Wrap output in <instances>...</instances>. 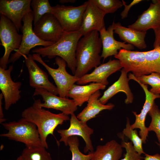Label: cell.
Masks as SVG:
<instances>
[{
	"instance_id": "1",
	"label": "cell",
	"mask_w": 160,
	"mask_h": 160,
	"mask_svg": "<svg viewBox=\"0 0 160 160\" xmlns=\"http://www.w3.org/2000/svg\"><path fill=\"white\" fill-rule=\"evenodd\" d=\"M79 40L76 52V68L74 75L80 78L101 64L102 48L99 32L91 31Z\"/></svg>"
},
{
	"instance_id": "2",
	"label": "cell",
	"mask_w": 160,
	"mask_h": 160,
	"mask_svg": "<svg viewBox=\"0 0 160 160\" xmlns=\"http://www.w3.org/2000/svg\"><path fill=\"white\" fill-rule=\"evenodd\" d=\"M40 99L34 100L32 105L22 112V118L32 122L36 126L39 134L42 145L48 147L47 142L48 136H54V131L57 126L70 119L68 115L61 113H53L43 108L40 105Z\"/></svg>"
},
{
	"instance_id": "3",
	"label": "cell",
	"mask_w": 160,
	"mask_h": 160,
	"mask_svg": "<svg viewBox=\"0 0 160 160\" xmlns=\"http://www.w3.org/2000/svg\"><path fill=\"white\" fill-rule=\"evenodd\" d=\"M83 35L79 31L64 32L61 38L56 42L47 47L33 49L32 52L42 57L52 59L57 57L63 59L73 75L76 68V52L78 42Z\"/></svg>"
},
{
	"instance_id": "4",
	"label": "cell",
	"mask_w": 160,
	"mask_h": 160,
	"mask_svg": "<svg viewBox=\"0 0 160 160\" xmlns=\"http://www.w3.org/2000/svg\"><path fill=\"white\" fill-rule=\"evenodd\" d=\"M1 124L8 132L0 134L1 137L22 143L28 148L42 145L37 128L32 122L22 118L17 121Z\"/></svg>"
},
{
	"instance_id": "5",
	"label": "cell",
	"mask_w": 160,
	"mask_h": 160,
	"mask_svg": "<svg viewBox=\"0 0 160 160\" xmlns=\"http://www.w3.org/2000/svg\"><path fill=\"white\" fill-rule=\"evenodd\" d=\"M32 55L34 60L42 65L53 79L56 85L59 96L66 98L71 87L75 83L77 82L79 78L74 75L70 74L67 72L66 68V63L60 57H55V63L57 65L58 68L55 69L46 64L39 54L33 53Z\"/></svg>"
},
{
	"instance_id": "6",
	"label": "cell",
	"mask_w": 160,
	"mask_h": 160,
	"mask_svg": "<svg viewBox=\"0 0 160 160\" xmlns=\"http://www.w3.org/2000/svg\"><path fill=\"white\" fill-rule=\"evenodd\" d=\"M14 25L7 17L0 14V39L5 49L0 59V67L6 69L11 52L20 47L22 34H20Z\"/></svg>"
},
{
	"instance_id": "7",
	"label": "cell",
	"mask_w": 160,
	"mask_h": 160,
	"mask_svg": "<svg viewBox=\"0 0 160 160\" xmlns=\"http://www.w3.org/2000/svg\"><path fill=\"white\" fill-rule=\"evenodd\" d=\"M33 16L32 11L26 14L23 18L22 27V38L19 48L11 55L8 63H14L22 56L28 55L31 49L37 46H49L54 43L43 41L34 33L32 28Z\"/></svg>"
},
{
	"instance_id": "8",
	"label": "cell",
	"mask_w": 160,
	"mask_h": 160,
	"mask_svg": "<svg viewBox=\"0 0 160 160\" xmlns=\"http://www.w3.org/2000/svg\"><path fill=\"white\" fill-rule=\"evenodd\" d=\"M87 1L79 6L57 4L52 7V14L57 19L64 32L79 30Z\"/></svg>"
},
{
	"instance_id": "9",
	"label": "cell",
	"mask_w": 160,
	"mask_h": 160,
	"mask_svg": "<svg viewBox=\"0 0 160 160\" xmlns=\"http://www.w3.org/2000/svg\"><path fill=\"white\" fill-rule=\"evenodd\" d=\"M122 68L131 72L136 78L151 73L145 57V51L120 49L114 56Z\"/></svg>"
},
{
	"instance_id": "10",
	"label": "cell",
	"mask_w": 160,
	"mask_h": 160,
	"mask_svg": "<svg viewBox=\"0 0 160 160\" xmlns=\"http://www.w3.org/2000/svg\"><path fill=\"white\" fill-rule=\"evenodd\" d=\"M70 120V125L68 129H60L57 131L61 137L59 142H63L65 145L67 146V140L69 137L80 136L85 143L86 145L84 149V153L93 152L94 148L90 137L94 132V130L89 127L87 123L79 120L74 113L71 115Z\"/></svg>"
},
{
	"instance_id": "11",
	"label": "cell",
	"mask_w": 160,
	"mask_h": 160,
	"mask_svg": "<svg viewBox=\"0 0 160 160\" xmlns=\"http://www.w3.org/2000/svg\"><path fill=\"white\" fill-rule=\"evenodd\" d=\"M34 26V33L45 41L55 43L64 32L58 20L52 13L44 15Z\"/></svg>"
},
{
	"instance_id": "12",
	"label": "cell",
	"mask_w": 160,
	"mask_h": 160,
	"mask_svg": "<svg viewBox=\"0 0 160 160\" xmlns=\"http://www.w3.org/2000/svg\"><path fill=\"white\" fill-rule=\"evenodd\" d=\"M31 0H0V13L8 18L18 32L22 28L21 21L25 16L32 10Z\"/></svg>"
},
{
	"instance_id": "13",
	"label": "cell",
	"mask_w": 160,
	"mask_h": 160,
	"mask_svg": "<svg viewBox=\"0 0 160 160\" xmlns=\"http://www.w3.org/2000/svg\"><path fill=\"white\" fill-rule=\"evenodd\" d=\"M13 68L12 65L7 69L0 67V89L4 99V108L7 110L21 98V91L19 89L22 84L20 82H15L12 80L11 73Z\"/></svg>"
},
{
	"instance_id": "14",
	"label": "cell",
	"mask_w": 160,
	"mask_h": 160,
	"mask_svg": "<svg viewBox=\"0 0 160 160\" xmlns=\"http://www.w3.org/2000/svg\"><path fill=\"white\" fill-rule=\"evenodd\" d=\"M38 95L42 97L44 102L40 103L42 108L59 110L68 115L73 113L77 109L78 106L73 100L57 96L44 89H35L33 96Z\"/></svg>"
},
{
	"instance_id": "15",
	"label": "cell",
	"mask_w": 160,
	"mask_h": 160,
	"mask_svg": "<svg viewBox=\"0 0 160 160\" xmlns=\"http://www.w3.org/2000/svg\"><path fill=\"white\" fill-rule=\"evenodd\" d=\"M24 57L29 73L30 85L35 89L43 88L55 95H58L56 86L49 81L47 73L38 66L32 55L29 54Z\"/></svg>"
},
{
	"instance_id": "16",
	"label": "cell",
	"mask_w": 160,
	"mask_h": 160,
	"mask_svg": "<svg viewBox=\"0 0 160 160\" xmlns=\"http://www.w3.org/2000/svg\"><path fill=\"white\" fill-rule=\"evenodd\" d=\"M122 68L118 60L110 59L108 62L95 68L91 73L87 74L80 78L76 83L78 84L84 85L92 82L106 86L109 83L107 80L108 77Z\"/></svg>"
},
{
	"instance_id": "17",
	"label": "cell",
	"mask_w": 160,
	"mask_h": 160,
	"mask_svg": "<svg viewBox=\"0 0 160 160\" xmlns=\"http://www.w3.org/2000/svg\"><path fill=\"white\" fill-rule=\"evenodd\" d=\"M160 26V0H153L149 7L139 15L137 20L128 27L143 31L153 30Z\"/></svg>"
},
{
	"instance_id": "18",
	"label": "cell",
	"mask_w": 160,
	"mask_h": 160,
	"mask_svg": "<svg viewBox=\"0 0 160 160\" xmlns=\"http://www.w3.org/2000/svg\"><path fill=\"white\" fill-rule=\"evenodd\" d=\"M137 82L141 86L143 90L145 95V102L142 109L139 114H137L135 111H132L135 117V122L131 125V128L132 129L138 128L140 129L139 135L141 138L143 143L145 144L146 143L147 137L148 136V131L147 127L145 124L146 117L153 104L155 103V100L160 98V95H155L151 92L148 90L147 85H144L135 79H132Z\"/></svg>"
},
{
	"instance_id": "19",
	"label": "cell",
	"mask_w": 160,
	"mask_h": 160,
	"mask_svg": "<svg viewBox=\"0 0 160 160\" xmlns=\"http://www.w3.org/2000/svg\"><path fill=\"white\" fill-rule=\"evenodd\" d=\"M87 1V5L83 15L80 30L83 36L93 31H97L99 32L105 27L104 17L106 14L91 0Z\"/></svg>"
},
{
	"instance_id": "20",
	"label": "cell",
	"mask_w": 160,
	"mask_h": 160,
	"mask_svg": "<svg viewBox=\"0 0 160 160\" xmlns=\"http://www.w3.org/2000/svg\"><path fill=\"white\" fill-rule=\"evenodd\" d=\"M101 40L102 51L101 55L104 60L108 57L115 56L118 53V50L123 49L127 50L133 49L134 46L125 42L117 41L114 38V30L112 25H110L106 29L105 27L99 31Z\"/></svg>"
},
{
	"instance_id": "21",
	"label": "cell",
	"mask_w": 160,
	"mask_h": 160,
	"mask_svg": "<svg viewBox=\"0 0 160 160\" xmlns=\"http://www.w3.org/2000/svg\"><path fill=\"white\" fill-rule=\"evenodd\" d=\"M120 76L118 80L110 86L104 92L99 100L103 104H105L113 96L120 92H124L126 98L124 102L126 104L133 102L134 97L129 86L128 78L127 77L128 72L124 68L121 71Z\"/></svg>"
},
{
	"instance_id": "22",
	"label": "cell",
	"mask_w": 160,
	"mask_h": 160,
	"mask_svg": "<svg viewBox=\"0 0 160 160\" xmlns=\"http://www.w3.org/2000/svg\"><path fill=\"white\" fill-rule=\"evenodd\" d=\"M114 32L117 34L124 42L133 45L140 49H145L147 46L145 41L146 31H137L122 26L119 22L112 24Z\"/></svg>"
},
{
	"instance_id": "23",
	"label": "cell",
	"mask_w": 160,
	"mask_h": 160,
	"mask_svg": "<svg viewBox=\"0 0 160 160\" xmlns=\"http://www.w3.org/2000/svg\"><path fill=\"white\" fill-rule=\"evenodd\" d=\"M106 85L92 82L86 85L74 84L68 92L67 97L72 98L77 106H81L84 103L87 102L89 98L97 90L105 89Z\"/></svg>"
},
{
	"instance_id": "24",
	"label": "cell",
	"mask_w": 160,
	"mask_h": 160,
	"mask_svg": "<svg viewBox=\"0 0 160 160\" xmlns=\"http://www.w3.org/2000/svg\"><path fill=\"white\" fill-rule=\"evenodd\" d=\"M101 95L100 90L92 94L87 101V106L77 116L81 121L87 123L89 120L95 117L101 111L105 110H111L114 107L112 103L104 105L100 102L99 97Z\"/></svg>"
},
{
	"instance_id": "25",
	"label": "cell",
	"mask_w": 160,
	"mask_h": 160,
	"mask_svg": "<svg viewBox=\"0 0 160 160\" xmlns=\"http://www.w3.org/2000/svg\"><path fill=\"white\" fill-rule=\"evenodd\" d=\"M122 148L121 144L112 140L104 145H98L92 152L90 160H120L122 156Z\"/></svg>"
},
{
	"instance_id": "26",
	"label": "cell",
	"mask_w": 160,
	"mask_h": 160,
	"mask_svg": "<svg viewBox=\"0 0 160 160\" xmlns=\"http://www.w3.org/2000/svg\"><path fill=\"white\" fill-rule=\"evenodd\" d=\"M135 79L144 85H149L151 87L149 91L155 95L160 94V74L152 72L148 75H145L136 78L131 73L128 75L129 80Z\"/></svg>"
},
{
	"instance_id": "27",
	"label": "cell",
	"mask_w": 160,
	"mask_h": 160,
	"mask_svg": "<svg viewBox=\"0 0 160 160\" xmlns=\"http://www.w3.org/2000/svg\"><path fill=\"white\" fill-rule=\"evenodd\" d=\"M41 145L32 148L26 147L21 155L25 160H52L50 153Z\"/></svg>"
},
{
	"instance_id": "28",
	"label": "cell",
	"mask_w": 160,
	"mask_h": 160,
	"mask_svg": "<svg viewBox=\"0 0 160 160\" xmlns=\"http://www.w3.org/2000/svg\"><path fill=\"white\" fill-rule=\"evenodd\" d=\"M31 6L33 9V25L45 15L52 13L53 10L48 0H32Z\"/></svg>"
},
{
	"instance_id": "29",
	"label": "cell",
	"mask_w": 160,
	"mask_h": 160,
	"mask_svg": "<svg viewBox=\"0 0 160 160\" xmlns=\"http://www.w3.org/2000/svg\"><path fill=\"white\" fill-rule=\"evenodd\" d=\"M131 125L129 118H127L126 127L122 131L124 135L129 139L132 143L135 150L140 155L145 154L143 148V141L136 129L131 128Z\"/></svg>"
},
{
	"instance_id": "30",
	"label": "cell",
	"mask_w": 160,
	"mask_h": 160,
	"mask_svg": "<svg viewBox=\"0 0 160 160\" xmlns=\"http://www.w3.org/2000/svg\"><path fill=\"white\" fill-rule=\"evenodd\" d=\"M67 144L69 147V150L72 153L71 160H90L92 152H89L87 155H85L79 150V141L77 136L69 137L67 140Z\"/></svg>"
},
{
	"instance_id": "31",
	"label": "cell",
	"mask_w": 160,
	"mask_h": 160,
	"mask_svg": "<svg viewBox=\"0 0 160 160\" xmlns=\"http://www.w3.org/2000/svg\"><path fill=\"white\" fill-rule=\"evenodd\" d=\"M145 57L151 73L160 74V47L145 51Z\"/></svg>"
},
{
	"instance_id": "32",
	"label": "cell",
	"mask_w": 160,
	"mask_h": 160,
	"mask_svg": "<svg viewBox=\"0 0 160 160\" xmlns=\"http://www.w3.org/2000/svg\"><path fill=\"white\" fill-rule=\"evenodd\" d=\"M151 118L150 124L147 127L149 131H153L156 133L158 143L160 144V110L154 103L148 113Z\"/></svg>"
},
{
	"instance_id": "33",
	"label": "cell",
	"mask_w": 160,
	"mask_h": 160,
	"mask_svg": "<svg viewBox=\"0 0 160 160\" xmlns=\"http://www.w3.org/2000/svg\"><path fill=\"white\" fill-rule=\"evenodd\" d=\"M100 9L106 14L113 13L123 6L119 0H91Z\"/></svg>"
},
{
	"instance_id": "34",
	"label": "cell",
	"mask_w": 160,
	"mask_h": 160,
	"mask_svg": "<svg viewBox=\"0 0 160 160\" xmlns=\"http://www.w3.org/2000/svg\"><path fill=\"white\" fill-rule=\"evenodd\" d=\"M121 145L123 148H125L126 153L124 158L121 160H143L141 155L135 150L131 142H127L123 140Z\"/></svg>"
},
{
	"instance_id": "35",
	"label": "cell",
	"mask_w": 160,
	"mask_h": 160,
	"mask_svg": "<svg viewBox=\"0 0 160 160\" xmlns=\"http://www.w3.org/2000/svg\"><path fill=\"white\" fill-rule=\"evenodd\" d=\"M143 0H134L129 4L127 5L126 3L124 0H122V2L123 5L124 6V9L120 14L121 18L124 19L126 18L127 16L128 12L130 8L134 5L137 4Z\"/></svg>"
},
{
	"instance_id": "36",
	"label": "cell",
	"mask_w": 160,
	"mask_h": 160,
	"mask_svg": "<svg viewBox=\"0 0 160 160\" xmlns=\"http://www.w3.org/2000/svg\"><path fill=\"white\" fill-rule=\"evenodd\" d=\"M155 35V40L153 44L154 48L160 47V26L153 30Z\"/></svg>"
},
{
	"instance_id": "37",
	"label": "cell",
	"mask_w": 160,
	"mask_h": 160,
	"mask_svg": "<svg viewBox=\"0 0 160 160\" xmlns=\"http://www.w3.org/2000/svg\"><path fill=\"white\" fill-rule=\"evenodd\" d=\"M3 97V95L1 93L0 94V123L1 124L4 123L6 120L4 118V114L2 108V99Z\"/></svg>"
},
{
	"instance_id": "38",
	"label": "cell",
	"mask_w": 160,
	"mask_h": 160,
	"mask_svg": "<svg viewBox=\"0 0 160 160\" xmlns=\"http://www.w3.org/2000/svg\"><path fill=\"white\" fill-rule=\"evenodd\" d=\"M145 157L143 160H160V154L156 153L151 155L145 153Z\"/></svg>"
},
{
	"instance_id": "39",
	"label": "cell",
	"mask_w": 160,
	"mask_h": 160,
	"mask_svg": "<svg viewBox=\"0 0 160 160\" xmlns=\"http://www.w3.org/2000/svg\"><path fill=\"white\" fill-rule=\"evenodd\" d=\"M75 0H60L59 2L60 3L63 4L66 3H73L76 1Z\"/></svg>"
},
{
	"instance_id": "40",
	"label": "cell",
	"mask_w": 160,
	"mask_h": 160,
	"mask_svg": "<svg viewBox=\"0 0 160 160\" xmlns=\"http://www.w3.org/2000/svg\"><path fill=\"white\" fill-rule=\"evenodd\" d=\"M16 160H25L22 156L21 155L18 157Z\"/></svg>"
},
{
	"instance_id": "41",
	"label": "cell",
	"mask_w": 160,
	"mask_h": 160,
	"mask_svg": "<svg viewBox=\"0 0 160 160\" xmlns=\"http://www.w3.org/2000/svg\"><path fill=\"white\" fill-rule=\"evenodd\" d=\"M156 143L158 145L159 147L160 148V144H159L157 142H156Z\"/></svg>"
}]
</instances>
